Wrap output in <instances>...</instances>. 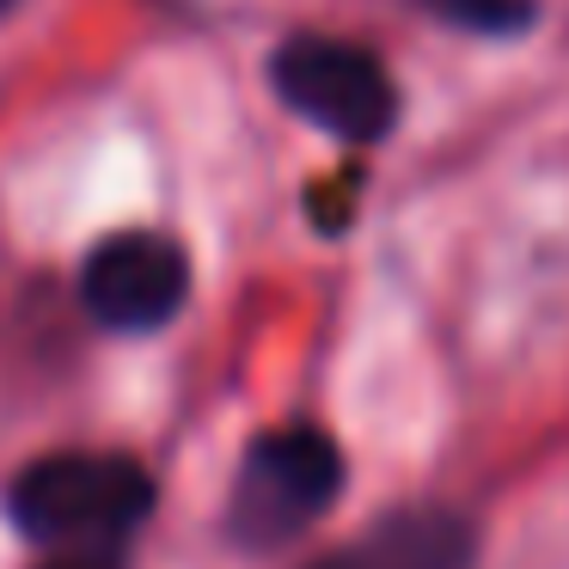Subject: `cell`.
Listing matches in <instances>:
<instances>
[{
  "label": "cell",
  "mask_w": 569,
  "mask_h": 569,
  "mask_svg": "<svg viewBox=\"0 0 569 569\" xmlns=\"http://www.w3.org/2000/svg\"><path fill=\"white\" fill-rule=\"evenodd\" d=\"M7 502L26 539L62 545L68 557H99L148 520L153 483L123 453H50L19 471Z\"/></svg>",
  "instance_id": "6da1fadb"
},
{
  "label": "cell",
  "mask_w": 569,
  "mask_h": 569,
  "mask_svg": "<svg viewBox=\"0 0 569 569\" xmlns=\"http://www.w3.org/2000/svg\"><path fill=\"white\" fill-rule=\"evenodd\" d=\"M343 490V453L331 435L319 429H276L258 435L239 459L233 502H227V527L251 551H276V545L300 539Z\"/></svg>",
  "instance_id": "7a4b0ae2"
},
{
  "label": "cell",
  "mask_w": 569,
  "mask_h": 569,
  "mask_svg": "<svg viewBox=\"0 0 569 569\" xmlns=\"http://www.w3.org/2000/svg\"><path fill=\"white\" fill-rule=\"evenodd\" d=\"M270 80L282 92L288 111H300L307 123H319L337 141H380L398 117L392 74L380 68V56L361 43L337 38H295L276 50Z\"/></svg>",
  "instance_id": "3957f363"
},
{
  "label": "cell",
  "mask_w": 569,
  "mask_h": 569,
  "mask_svg": "<svg viewBox=\"0 0 569 569\" xmlns=\"http://www.w3.org/2000/svg\"><path fill=\"white\" fill-rule=\"evenodd\" d=\"M190 295V263L166 233H111L80 263V300L104 331H160Z\"/></svg>",
  "instance_id": "277c9868"
},
{
  "label": "cell",
  "mask_w": 569,
  "mask_h": 569,
  "mask_svg": "<svg viewBox=\"0 0 569 569\" xmlns=\"http://www.w3.org/2000/svg\"><path fill=\"white\" fill-rule=\"evenodd\" d=\"M319 569H471V532L453 515L410 508V515L373 520L356 545L331 551Z\"/></svg>",
  "instance_id": "5b68a950"
},
{
  "label": "cell",
  "mask_w": 569,
  "mask_h": 569,
  "mask_svg": "<svg viewBox=\"0 0 569 569\" xmlns=\"http://www.w3.org/2000/svg\"><path fill=\"white\" fill-rule=\"evenodd\" d=\"M435 13L466 31H520L532 19V0H435Z\"/></svg>",
  "instance_id": "8992f818"
},
{
  "label": "cell",
  "mask_w": 569,
  "mask_h": 569,
  "mask_svg": "<svg viewBox=\"0 0 569 569\" xmlns=\"http://www.w3.org/2000/svg\"><path fill=\"white\" fill-rule=\"evenodd\" d=\"M43 569H111L104 557H56V563H43Z\"/></svg>",
  "instance_id": "52a82bcc"
},
{
  "label": "cell",
  "mask_w": 569,
  "mask_h": 569,
  "mask_svg": "<svg viewBox=\"0 0 569 569\" xmlns=\"http://www.w3.org/2000/svg\"><path fill=\"white\" fill-rule=\"evenodd\" d=\"M7 7H13V0H0V13H7Z\"/></svg>",
  "instance_id": "ba28073f"
}]
</instances>
